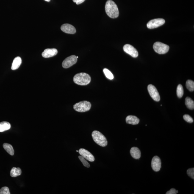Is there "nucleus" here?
I'll list each match as a JSON object with an SVG mask.
<instances>
[{
	"label": "nucleus",
	"instance_id": "1",
	"mask_svg": "<svg viewBox=\"0 0 194 194\" xmlns=\"http://www.w3.org/2000/svg\"><path fill=\"white\" fill-rule=\"evenodd\" d=\"M105 10L106 14L111 18H117L119 15V11L117 4L112 0H108L106 1Z\"/></svg>",
	"mask_w": 194,
	"mask_h": 194
},
{
	"label": "nucleus",
	"instance_id": "2",
	"mask_svg": "<svg viewBox=\"0 0 194 194\" xmlns=\"http://www.w3.org/2000/svg\"><path fill=\"white\" fill-rule=\"evenodd\" d=\"M73 80L75 84L78 85L85 86L90 83L91 78L87 73H80L75 75Z\"/></svg>",
	"mask_w": 194,
	"mask_h": 194
},
{
	"label": "nucleus",
	"instance_id": "3",
	"mask_svg": "<svg viewBox=\"0 0 194 194\" xmlns=\"http://www.w3.org/2000/svg\"><path fill=\"white\" fill-rule=\"evenodd\" d=\"M92 136L95 143L100 146L104 147L107 145L108 141L106 137L99 131H93L92 134Z\"/></svg>",
	"mask_w": 194,
	"mask_h": 194
},
{
	"label": "nucleus",
	"instance_id": "4",
	"mask_svg": "<svg viewBox=\"0 0 194 194\" xmlns=\"http://www.w3.org/2000/svg\"><path fill=\"white\" fill-rule=\"evenodd\" d=\"M91 107V104L90 102L83 101L77 103L73 106V108L77 112H85L90 110Z\"/></svg>",
	"mask_w": 194,
	"mask_h": 194
},
{
	"label": "nucleus",
	"instance_id": "5",
	"mask_svg": "<svg viewBox=\"0 0 194 194\" xmlns=\"http://www.w3.org/2000/svg\"><path fill=\"white\" fill-rule=\"evenodd\" d=\"M153 48L156 53L159 54H165L169 49L168 45L160 42H156L154 44Z\"/></svg>",
	"mask_w": 194,
	"mask_h": 194
},
{
	"label": "nucleus",
	"instance_id": "6",
	"mask_svg": "<svg viewBox=\"0 0 194 194\" xmlns=\"http://www.w3.org/2000/svg\"><path fill=\"white\" fill-rule=\"evenodd\" d=\"M165 23V20L162 18H156L150 20L147 24L148 29H154L162 25Z\"/></svg>",
	"mask_w": 194,
	"mask_h": 194
},
{
	"label": "nucleus",
	"instance_id": "7",
	"mask_svg": "<svg viewBox=\"0 0 194 194\" xmlns=\"http://www.w3.org/2000/svg\"><path fill=\"white\" fill-rule=\"evenodd\" d=\"M77 61V58L76 56L72 55L70 56L65 59L62 63L63 68H68L76 64Z\"/></svg>",
	"mask_w": 194,
	"mask_h": 194
},
{
	"label": "nucleus",
	"instance_id": "8",
	"mask_svg": "<svg viewBox=\"0 0 194 194\" xmlns=\"http://www.w3.org/2000/svg\"><path fill=\"white\" fill-rule=\"evenodd\" d=\"M148 91L150 96L154 101H159L160 98L157 89L152 84H149L148 87Z\"/></svg>",
	"mask_w": 194,
	"mask_h": 194
},
{
	"label": "nucleus",
	"instance_id": "9",
	"mask_svg": "<svg viewBox=\"0 0 194 194\" xmlns=\"http://www.w3.org/2000/svg\"><path fill=\"white\" fill-rule=\"evenodd\" d=\"M124 51L132 57L137 58L138 56V53L136 49L130 44H126L123 46Z\"/></svg>",
	"mask_w": 194,
	"mask_h": 194
},
{
	"label": "nucleus",
	"instance_id": "10",
	"mask_svg": "<svg viewBox=\"0 0 194 194\" xmlns=\"http://www.w3.org/2000/svg\"><path fill=\"white\" fill-rule=\"evenodd\" d=\"M162 162L160 158L157 156L153 158L151 162V167L155 172H158L160 170Z\"/></svg>",
	"mask_w": 194,
	"mask_h": 194
},
{
	"label": "nucleus",
	"instance_id": "11",
	"mask_svg": "<svg viewBox=\"0 0 194 194\" xmlns=\"http://www.w3.org/2000/svg\"><path fill=\"white\" fill-rule=\"evenodd\" d=\"M79 153L81 156L89 162H93L95 161V159L94 156L90 152L86 150L84 148H81L79 150Z\"/></svg>",
	"mask_w": 194,
	"mask_h": 194
},
{
	"label": "nucleus",
	"instance_id": "12",
	"mask_svg": "<svg viewBox=\"0 0 194 194\" xmlns=\"http://www.w3.org/2000/svg\"><path fill=\"white\" fill-rule=\"evenodd\" d=\"M61 30L63 32L68 34H75L76 32L74 26L69 24H64L61 27Z\"/></svg>",
	"mask_w": 194,
	"mask_h": 194
},
{
	"label": "nucleus",
	"instance_id": "13",
	"mask_svg": "<svg viewBox=\"0 0 194 194\" xmlns=\"http://www.w3.org/2000/svg\"><path fill=\"white\" fill-rule=\"evenodd\" d=\"M58 51L55 48L47 49L42 53V56L44 58H49L53 57L57 54Z\"/></svg>",
	"mask_w": 194,
	"mask_h": 194
},
{
	"label": "nucleus",
	"instance_id": "14",
	"mask_svg": "<svg viewBox=\"0 0 194 194\" xmlns=\"http://www.w3.org/2000/svg\"><path fill=\"white\" fill-rule=\"evenodd\" d=\"M130 154L131 156L136 159H140L141 156V152L139 148L137 147H133L131 148Z\"/></svg>",
	"mask_w": 194,
	"mask_h": 194
},
{
	"label": "nucleus",
	"instance_id": "15",
	"mask_svg": "<svg viewBox=\"0 0 194 194\" xmlns=\"http://www.w3.org/2000/svg\"><path fill=\"white\" fill-rule=\"evenodd\" d=\"M126 122L129 124L136 125L139 123L140 119L135 116L129 115L126 117Z\"/></svg>",
	"mask_w": 194,
	"mask_h": 194
},
{
	"label": "nucleus",
	"instance_id": "16",
	"mask_svg": "<svg viewBox=\"0 0 194 194\" xmlns=\"http://www.w3.org/2000/svg\"><path fill=\"white\" fill-rule=\"evenodd\" d=\"M22 63V59L21 57H16L14 59L13 63H12L11 69L12 70H15L18 69L21 65Z\"/></svg>",
	"mask_w": 194,
	"mask_h": 194
},
{
	"label": "nucleus",
	"instance_id": "17",
	"mask_svg": "<svg viewBox=\"0 0 194 194\" xmlns=\"http://www.w3.org/2000/svg\"><path fill=\"white\" fill-rule=\"evenodd\" d=\"M11 125L8 122H3L0 123V132H4L10 129Z\"/></svg>",
	"mask_w": 194,
	"mask_h": 194
},
{
	"label": "nucleus",
	"instance_id": "18",
	"mask_svg": "<svg viewBox=\"0 0 194 194\" xmlns=\"http://www.w3.org/2000/svg\"><path fill=\"white\" fill-rule=\"evenodd\" d=\"M22 173L21 169L19 168H13L12 169L10 172L11 176L12 177H15L21 175Z\"/></svg>",
	"mask_w": 194,
	"mask_h": 194
},
{
	"label": "nucleus",
	"instance_id": "19",
	"mask_svg": "<svg viewBox=\"0 0 194 194\" xmlns=\"http://www.w3.org/2000/svg\"><path fill=\"white\" fill-rule=\"evenodd\" d=\"M3 147L5 150L11 155L13 156L14 154V150L12 146L9 144L4 143L3 145Z\"/></svg>",
	"mask_w": 194,
	"mask_h": 194
},
{
	"label": "nucleus",
	"instance_id": "20",
	"mask_svg": "<svg viewBox=\"0 0 194 194\" xmlns=\"http://www.w3.org/2000/svg\"><path fill=\"white\" fill-rule=\"evenodd\" d=\"M185 104L187 108L190 110L194 109V101L190 97H187L185 99Z\"/></svg>",
	"mask_w": 194,
	"mask_h": 194
},
{
	"label": "nucleus",
	"instance_id": "21",
	"mask_svg": "<svg viewBox=\"0 0 194 194\" xmlns=\"http://www.w3.org/2000/svg\"><path fill=\"white\" fill-rule=\"evenodd\" d=\"M186 86L190 91H193L194 90V82L191 80H188L186 82Z\"/></svg>",
	"mask_w": 194,
	"mask_h": 194
},
{
	"label": "nucleus",
	"instance_id": "22",
	"mask_svg": "<svg viewBox=\"0 0 194 194\" xmlns=\"http://www.w3.org/2000/svg\"><path fill=\"white\" fill-rule=\"evenodd\" d=\"M177 95L178 98H182L184 94L183 88L181 84L178 85L176 90Z\"/></svg>",
	"mask_w": 194,
	"mask_h": 194
},
{
	"label": "nucleus",
	"instance_id": "23",
	"mask_svg": "<svg viewBox=\"0 0 194 194\" xmlns=\"http://www.w3.org/2000/svg\"><path fill=\"white\" fill-rule=\"evenodd\" d=\"M103 72L106 77L109 79L112 80L114 79V76L112 73L109 70L106 68L103 70Z\"/></svg>",
	"mask_w": 194,
	"mask_h": 194
},
{
	"label": "nucleus",
	"instance_id": "24",
	"mask_svg": "<svg viewBox=\"0 0 194 194\" xmlns=\"http://www.w3.org/2000/svg\"><path fill=\"white\" fill-rule=\"evenodd\" d=\"M79 158L84 167H87V168H90V164L84 157H83L82 156H79Z\"/></svg>",
	"mask_w": 194,
	"mask_h": 194
},
{
	"label": "nucleus",
	"instance_id": "25",
	"mask_svg": "<svg viewBox=\"0 0 194 194\" xmlns=\"http://www.w3.org/2000/svg\"><path fill=\"white\" fill-rule=\"evenodd\" d=\"M9 189L8 187H4L0 190V194H10Z\"/></svg>",
	"mask_w": 194,
	"mask_h": 194
},
{
	"label": "nucleus",
	"instance_id": "26",
	"mask_svg": "<svg viewBox=\"0 0 194 194\" xmlns=\"http://www.w3.org/2000/svg\"><path fill=\"white\" fill-rule=\"evenodd\" d=\"M183 119L189 123H192L193 122V118L190 115H184L183 116Z\"/></svg>",
	"mask_w": 194,
	"mask_h": 194
},
{
	"label": "nucleus",
	"instance_id": "27",
	"mask_svg": "<svg viewBox=\"0 0 194 194\" xmlns=\"http://www.w3.org/2000/svg\"><path fill=\"white\" fill-rule=\"evenodd\" d=\"M187 174L192 179H194V168H192L189 169L187 170Z\"/></svg>",
	"mask_w": 194,
	"mask_h": 194
},
{
	"label": "nucleus",
	"instance_id": "28",
	"mask_svg": "<svg viewBox=\"0 0 194 194\" xmlns=\"http://www.w3.org/2000/svg\"><path fill=\"white\" fill-rule=\"evenodd\" d=\"M178 193V191L174 188H172L170 190L167 192L166 194H176Z\"/></svg>",
	"mask_w": 194,
	"mask_h": 194
},
{
	"label": "nucleus",
	"instance_id": "29",
	"mask_svg": "<svg viewBox=\"0 0 194 194\" xmlns=\"http://www.w3.org/2000/svg\"><path fill=\"white\" fill-rule=\"evenodd\" d=\"M85 1V0H73V2L76 3L77 5L82 4Z\"/></svg>",
	"mask_w": 194,
	"mask_h": 194
},
{
	"label": "nucleus",
	"instance_id": "30",
	"mask_svg": "<svg viewBox=\"0 0 194 194\" xmlns=\"http://www.w3.org/2000/svg\"><path fill=\"white\" fill-rule=\"evenodd\" d=\"M45 1H48V2H49V1H51V0H45Z\"/></svg>",
	"mask_w": 194,
	"mask_h": 194
},
{
	"label": "nucleus",
	"instance_id": "31",
	"mask_svg": "<svg viewBox=\"0 0 194 194\" xmlns=\"http://www.w3.org/2000/svg\"><path fill=\"white\" fill-rule=\"evenodd\" d=\"M76 152H79V151H78V150H76Z\"/></svg>",
	"mask_w": 194,
	"mask_h": 194
},
{
	"label": "nucleus",
	"instance_id": "32",
	"mask_svg": "<svg viewBox=\"0 0 194 194\" xmlns=\"http://www.w3.org/2000/svg\"><path fill=\"white\" fill-rule=\"evenodd\" d=\"M77 58H78V57H77Z\"/></svg>",
	"mask_w": 194,
	"mask_h": 194
}]
</instances>
